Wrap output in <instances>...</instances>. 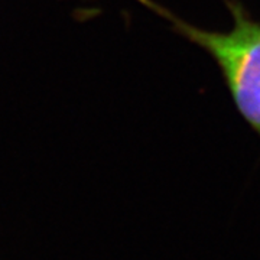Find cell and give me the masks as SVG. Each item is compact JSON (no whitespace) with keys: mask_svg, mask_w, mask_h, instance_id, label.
<instances>
[{"mask_svg":"<svg viewBox=\"0 0 260 260\" xmlns=\"http://www.w3.org/2000/svg\"><path fill=\"white\" fill-rule=\"evenodd\" d=\"M168 22L169 30L203 49L217 65L236 110L260 138V20L242 0H223L232 15L229 30L200 28L156 0H138Z\"/></svg>","mask_w":260,"mask_h":260,"instance_id":"1","label":"cell"}]
</instances>
